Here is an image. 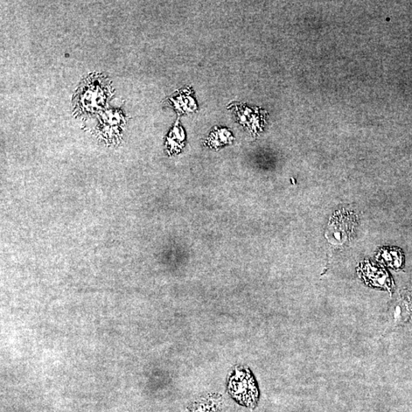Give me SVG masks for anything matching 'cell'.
I'll return each instance as SVG.
<instances>
[{
	"instance_id": "obj_1",
	"label": "cell",
	"mask_w": 412,
	"mask_h": 412,
	"mask_svg": "<svg viewBox=\"0 0 412 412\" xmlns=\"http://www.w3.org/2000/svg\"><path fill=\"white\" fill-rule=\"evenodd\" d=\"M229 393L244 406H254L258 399L256 382L246 369H237L229 380Z\"/></svg>"
},
{
	"instance_id": "obj_2",
	"label": "cell",
	"mask_w": 412,
	"mask_h": 412,
	"mask_svg": "<svg viewBox=\"0 0 412 412\" xmlns=\"http://www.w3.org/2000/svg\"><path fill=\"white\" fill-rule=\"evenodd\" d=\"M356 219L350 213H337L332 217L327 232L332 243L341 244L349 240L355 228Z\"/></svg>"
},
{
	"instance_id": "obj_3",
	"label": "cell",
	"mask_w": 412,
	"mask_h": 412,
	"mask_svg": "<svg viewBox=\"0 0 412 412\" xmlns=\"http://www.w3.org/2000/svg\"><path fill=\"white\" fill-rule=\"evenodd\" d=\"M96 83H89L81 89L78 105H76L81 111H96L100 109L106 102L108 87Z\"/></svg>"
},
{
	"instance_id": "obj_4",
	"label": "cell",
	"mask_w": 412,
	"mask_h": 412,
	"mask_svg": "<svg viewBox=\"0 0 412 412\" xmlns=\"http://www.w3.org/2000/svg\"><path fill=\"white\" fill-rule=\"evenodd\" d=\"M124 124V118L120 111L108 110L100 118V134L107 139H118Z\"/></svg>"
},
{
	"instance_id": "obj_5",
	"label": "cell",
	"mask_w": 412,
	"mask_h": 412,
	"mask_svg": "<svg viewBox=\"0 0 412 412\" xmlns=\"http://www.w3.org/2000/svg\"><path fill=\"white\" fill-rule=\"evenodd\" d=\"M361 271L362 277L368 283L377 288L391 289V279L385 270L365 264Z\"/></svg>"
},
{
	"instance_id": "obj_6",
	"label": "cell",
	"mask_w": 412,
	"mask_h": 412,
	"mask_svg": "<svg viewBox=\"0 0 412 412\" xmlns=\"http://www.w3.org/2000/svg\"><path fill=\"white\" fill-rule=\"evenodd\" d=\"M187 412H223V411L219 398L209 396L194 403Z\"/></svg>"
},
{
	"instance_id": "obj_7",
	"label": "cell",
	"mask_w": 412,
	"mask_h": 412,
	"mask_svg": "<svg viewBox=\"0 0 412 412\" xmlns=\"http://www.w3.org/2000/svg\"><path fill=\"white\" fill-rule=\"evenodd\" d=\"M382 261L388 265V266L397 268L401 266L402 256L397 253V250H387L380 254Z\"/></svg>"
}]
</instances>
